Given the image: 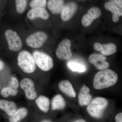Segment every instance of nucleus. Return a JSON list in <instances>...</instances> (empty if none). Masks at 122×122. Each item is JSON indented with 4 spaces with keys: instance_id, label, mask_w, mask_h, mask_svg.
I'll use <instances>...</instances> for the list:
<instances>
[{
    "instance_id": "obj_1",
    "label": "nucleus",
    "mask_w": 122,
    "mask_h": 122,
    "mask_svg": "<svg viewBox=\"0 0 122 122\" xmlns=\"http://www.w3.org/2000/svg\"><path fill=\"white\" fill-rule=\"evenodd\" d=\"M118 79L117 75L112 70H102L94 76L93 81V87L96 90L108 88L115 85Z\"/></svg>"
},
{
    "instance_id": "obj_2",
    "label": "nucleus",
    "mask_w": 122,
    "mask_h": 122,
    "mask_svg": "<svg viewBox=\"0 0 122 122\" xmlns=\"http://www.w3.org/2000/svg\"><path fill=\"white\" fill-rule=\"evenodd\" d=\"M108 104L107 100L104 98H95L88 104L87 107V112L93 117L100 118L103 116Z\"/></svg>"
},
{
    "instance_id": "obj_3",
    "label": "nucleus",
    "mask_w": 122,
    "mask_h": 122,
    "mask_svg": "<svg viewBox=\"0 0 122 122\" xmlns=\"http://www.w3.org/2000/svg\"><path fill=\"white\" fill-rule=\"evenodd\" d=\"M17 65L22 71L30 74L33 73L36 69V64L33 55L26 51H21L17 57Z\"/></svg>"
},
{
    "instance_id": "obj_4",
    "label": "nucleus",
    "mask_w": 122,
    "mask_h": 122,
    "mask_svg": "<svg viewBox=\"0 0 122 122\" xmlns=\"http://www.w3.org/2000/svg\"><path fill=\"white\" fill-rule=\"evenodd\" d=\"M33 56L35 64L42 70L49 71L53 67V59L48 54L40 51H35L33 53Z\"/></svg>"
},
{
    "instance_id": "obj_5",
    "label": "nucleus",
    "mask_w": 122,
    "mask_h": 122,
    "mask_svg": "<svg viewBox=\"0 0 122 122\" xmlns=\"http://www.w3.org/2000/svg\"><path fill=\"white\" fill-rule=\"evenodd\" d=\"M10 50L14 52L20 51L22 47V42L17 33L13 30H8L5 33Z\"/></svg>"
},
{
    "instance_id": "obj_6",
    "label": "nucleus",
    "mask_w": 122,
    "mask_h": 122,
    "mask_svg": "<svg viewBox=\"0 0 122 122\" xmlns=\"http://www.w3.org/2000/svg\"><path fill=\"white\" fill-rule=\"evenodd\" d=\"M47 35L42 32H38L30 35L26 40L27 45L32 48L38 49L42 47L47 40Z\"/></svg>"
},
{
    "instance_id": "obj_7",
    "label": "nucleus",
    "mask_w": 122,
    "mask_h": 122,
    "mask_svg": "<svg viewBox=\"0 0 122 122\" xmlns=\"http://www.w3.org/2000/svg\"><path fill=\"white\" fill-rule=\"evenodd\" d=\"M71 43L70 40L65 39L59 44L56 51L57 57L60 60H66L72 56L71 47Z\"/></svg>"
},
{
    "instance_id": "obj_8",
    "label": "nucleus",
    "mask_w": 122,
    "mask_h": 122,
    "mask_svg": "<svg viewBox=\"0 0 122 122\" xmlns=\"http://www.w3.org/2000/svg\"><path fill=\"white\" fill-rule=\"evenodd\" d=\"M21 88L24 91L26 98L30 100L35 99L37 96L34 84L31 79L28 78L23 79L20 82Z\"/></svg>"
},
{
    "instance_id": "obj_9",
    "label": "nucleus",
    "mask_w": 122,
    "mask_h": 122,
    "mask_svg": "<svg viewBox=\"0 0 122 122\" xmlns=\"http://www.w3.org/2000/svg\"><path fill=\"white\" fill-rule=\"evenodd\" d=\"M107 59L103 55L95 53L90 55L89 61L97 69L102 70L107 69L110 66L109 63L106 61Z\"/></svg>"
},
{
    "instance_id": "obj_10",
    "label": "nucleus",
    "mask_w": 122,
    "mask_h": 122,
    "mask_svg": "<svg viewBox=\"0 0 122 122\" xmlns=\"http://www.w3.org/2000/svg\"><path fill=\"white\" fill-rule=\"evenodd\" d=\"M102 15L100 9L97 7H93L90 9L87 14L83 16L81 22L83 26L87 27L90 25L94 20L97 19Z\"/></svg>"
},
{
    "instance_id": "obj_11",
    "label": "nucleus",
    "mask_w": 122,
    "mask_h": 122,
    "mask_svg": "<svg viewBox=\"0 0 122 122\" xmlns=\"http://www.w3.org/2000/svg\"><path fill=\"white\" fill-rule=\"evenodd\" d=\"M77 10L76 3L71 2L64 5L61 13V18L64 21H68L73 16Z\"/></svg>"
},
{
    "instance_id": "obj_12",
    "label": "nucleus",
    "mask_w": 122,
    "mask_h": 122,
    "mask_svg": "<svg viewBox=\"0 0 122 122\" xmlns=\"http://www.w3.org/2000/svg\"><path fill=\"white\" fill-rule=\"evenodd\" d=\"M105 8L107 10L111 11L113 14L112 20L113 22H118L119 17L122 15V8L118 5L113 0H110L108 2H106Z\"/></svg>"
},
{
    "instance_id": "obj_13",
    "label": "nucleus",
    "mask_w": 122,
    "mask_h": 122,
    "mask_svg": "<svg viewBox=\"0 0 122 122\" xmlns=\"http://www.w3.org/2000/svg\"><path fill=\"white\" fill-rule=\"evenodd\" d=\"M93 47L95 50L100 52L102 54L105 56H109L114 54L117 51V47L113 43L103 45L100 43H96L94 44Z\"/></svg>"
},
{
    "instance_id": "obj_14",
    "label": "nucleus",
    "mask_w": 122,
    "mask_h": 122,
    "mask_svg": "<svg viewBox=\"0 0 122 122\" xmlns=\"http://www.w3.org/2000/svg\"><path fill=\"white\" fill-rule=\"evenodd\" d=\"M27 16L28 18L31 20L39 18L46 20L49 17V15L47 10L45 8L42 7L33 8L27 13Z\"/></svg>"
},
{
    "instance_id": "obj_15",
    "label": "nucleus",
    "mask_w": 122,
    "mask_h": 122,
    "mask_svg": "<svg viewBox=\"0 0 122 122\" xmlns=\"http://www.w3.org/2000/svg\"><path fill=\"white\" fill-rule=\"evenodd\" d=\"M89 88L83 85L79 93L78 98L79 105L81 106H87L90 102L92 99Z\"/></svg>"
},
{
    "instance_id": "obj_16",
    "label": "nucleus",
    "mask_w": 122,
    "mask_h": 122,
    "mask_svg": "<svg viewBox=\"0 0 122 122\" xmlns=\"http://www.w3.org/2000/svg\"><path fill=\"white\" fill-rule=\"evenodd\" d=\"M58 87L62 92L68 97L71 98L76 97V92L75 91L72 84L69 81H61L58 84Z\"/></svg>"
},
{
    "instance_id": "obj_17",
    "label": "nucleus",
    "mask_w": 122,
    "mask_h": 122,
    "mask_svg": "<svg viewBox=\"0 0 122 122\" xmlns=\"http://www.w3.org/2000/svg\"><path fill=\"white\" fill-rule=\"evenodd\" d=\"M0 109L4 111L10 116L13 115L17 110V107L13 102L0 99Z\"/></svg>"
},
{
    "instance_id": "obj_18",
    "label": "nucleus",
    "mask_w": 122,
    "mask_h": 122,
    "mask_svg": "<svg viewBox=\"0 0 122 122\" xmlns=\"http://www.w3.org/2000/svg\"><path fill=\"white\" fill-rule=\"evenodd\" d=\"M48 8L53 14L61 13L64 7L63 0H49Z\"/></svg>"
},
{
    "instance_id": "obj_19",
    "label": "nucleus",
    "mask_w": 122,
    "mask_h": 122,
    "mask_svg": "<svg viewBox=\"0 0 122 122\" xmlns=\"http://www.w3.org/2000/svg\"><path fill=\"white\" fill-rule=\"evenodd\" d=\"M66 105L65 100L62 96L57 95L54 97L52 100L51 109L53 111L62 110L65 108Z\"/></svg>"
},
{
    "instance_id": "obj_20",
    "label": "nucleus",
    "mask_w": 122,
    "mask_h": 122,
    "mask_svg": "<svg viewBox=\"0 0 122 122\" xmlns=\"http://www.w3.org/2000/svg\"><path fill=\"white\" fill-rule=\"evenodd\" d=\"M35 102L37 106L42 111L45 113L48 112L50 105L48 98L45 96H40L36 99Z\"/></svg>"
},
{
    "instance_id": "obj_21",
    "label": "nucleus",
    "mask_w": 122,
    "mask_h": 122,
    "mask_svg": "<svg viewBox=\"0 0 122 122\" xmlns=\"http://www.w3.org/2000/svg\"><path fill=\"white\" fill-rule=\"evenodd\" d=\"M28 111L26 108L22 107L17 110L10 119L11 122H20L27 116Z\"/></svg>"
},
{
    "instance_id": "obj_22",
    "label": "nucleus",
    "mask_w": 122,
    "mask_h": 122,
    "mask_svg": "<svg viewBox=\"0 0 122 122\" xmlns=\"http://www.w3.org/2000/svg\"><path fill=\"white\" fill-rule=\"evenodd\" d=\"M68 68L73 72L82 73L86 71L87 68L85 65L78 62H69L68 63Z\"/></svg>"
},
{
    "instance_id": "obj_23",
    "label": "nucleus",
    "mask_w": 122,
    "mask_h": 122,
    "mask_svg": "<svg viewBox=\"0 0 122 122\" xmlns=\"http://www.w3.org/2000/svg\"><path fill=\"white\" fill-rule=\"evenodd\" d=\"M18 92L17 89H14L9 86L3 88L1 92V94L4 97L7 98L10 96H16L18 93Z\"/></svg>"
},
{
    "instance_id": "obj_24",
    "label": "nucleus",
    "mask_w": 122,
    "mask_h": 122,
    "mask_svg": "<svg viewBox=\"0 0 122 122\" xmlns=\"http://www.w3.org/2000/svg\"><path fill=\"white\" fill-rule=\"evenodd\" d=\"M28 0H15L16 9L18 13H22L26 8Z\"/></svg>"
},
{
    "instance_id": "obj_25",
    "label": "nucleus",
    "mask_w": 122,
    "mask_h": 122,
    "mask_svg": "<svg viewBox=\"0 0 122 122\" xmlns=\"http://www.w3.org/2000/svg\"><path fill=\"white\" fill-rule=\"evenodd\" d=\"M46 4V0H32L30 5L32 8L45 7Z\"/></svg>"
},
{
    "instance_id": "obj_26",
    "label": "nucleus",
    "mask_w": 122,
    "mask_h": 122,
    "mask_svg": "<svg viewBox=\"0 0 122 122\" xmlns=\"http://www.w3.org/2000/svg\"><path fill=\"white\" fill-rule=\"evenodd\" d=\"M19 86V83L18 80L16 78L13 77L12 78L10 86L14 89H17Z\"/></svg>"
},
{
    "instance_id": "obj_27",
    "label": "nucleus",
    "mask_w": 122,
    "mask_h": 122,
    "mask_svg": "<svg viewBox=\"0 0 122 122\" xmlns=\"http://www.w3.org/2000/svg\"><path fill=\"white\" fill-rule=\"evenodd\" d=\"M115 121L116 122H122V113H119L115 117Z\"/></svg>"
},
{
    "instance_id": "obj_28",
    "label": "nucleus",
    "mask_w": 122,
    "mask_h": 122,
    "mask_svg": "<svg viewBox=\"0 0 122 122\" xmlns=\"http://www.w3.org/2000/svg\"><path fill=\"white\" fill-rule=\"evenodd\" d=\"M121 8H122V0H113Z\"/></svg>"
},
{
    "instance_id": "obj_29",
    "label": "nucleus",
    "mask_w": 122,
    "mask_h": 122,
    "mask_svg": "<svg viewBox=\"0 0 122 122\" xmlns=\"http://www.w3.org/2000/svg\"><path fill=\"white\" fill-rule=\"evenodd\" d=\"M4 68V64L3 62L0 61V71L3 69Z\"/></svg>"
},
{
    "instance_id": "obj_30",
    "label": "nucleus",
    "mask_w": 122,
    "mask_h": 122,
    "mask_svg": "<svg viewBox=\"0 0 122 122\" xmlns=\"http://www.w3.org/2000/svg\"><path fill=\"white\" fill-rule=\"evenodd\" d=\"M75 122H86L85 120H83V119H78V120H76L74 121Z\"/></svg>"
},
{
    "instance_id": "obj_31",
    "label": "nucleus",
    "mask_w": 122,
    "mask_h": 122,
    "mask_svg": "<svg viewBox=\"0 0 122 122\" xmlns=\"http://www.w3.org/2000/svg\"><path fill=\"white\" fill-rule=\"evenodd\" d=\"M42 122H51V121L50 120H43V121H42Z\"/></svg>"
},
{
    "instance_id": "obj_32",
    "label": "nucleus",
    "mask_w": 122,
    "mask_h": 122,
    "mask_svg": "<svg viewBox=\"0 0 122 122\" xmlns=\"http://www.w3.org/2000/svg\"><path fill=\"white\" fill-rule=\"evenodd\" d=\"M0 88H1V86H0Z\"/></svg>"
}]
</instances>
